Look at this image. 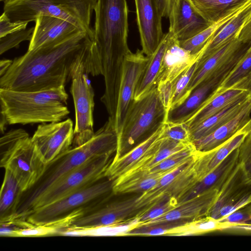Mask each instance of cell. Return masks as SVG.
Returning a JSON list of instances; mask_svg holds the SVG:
<instances>
[{
  "instance_id": "obj_1",
  "label": "cell",
  "mask_w": 251,
  "mask_h": 251,
  "mask_svg": "<svg viewBox=\"0 0 251 251\" xmlns=\"http://www.w3.org/2000/svg\"><path fill=\"white\" fill-rule=\"evenodd\" d=\"M97 50L94 40L79 32L62 42L28 50L13 60L0 77V88L22 91L50 90L65 86L80 59Z\"/></svg>"
},
{
  "instance_id": "obj_2",
  "label": "cell",
  "mask_w": 251,
  "mask_h": 251,
  "mask_svg": "<svg viewBox=\"0 0 251 251\" xmlns=\"http://www.w3.org/2000/svg\"><path fill=\"white\" fill-rule=\"evenodd\" d=\"M94 41L98 50L105 92L119 91L125 61L131 51L128 44V7L126 0H97Z\"/></svg>"
},
{
  "instance_id": "obj_3",
  "label": "cell",
  "mask_w": 251,
  "mask_h": 251,
  "mask_svg": "<svg viewBox=\"0 0 251 251\" xmlns=\"http://www.w3.org/2000/svg\"><path fill=\"white\" fill-rule=\"evenodd\" d=\"M117 146V133L108 120L89 140L81 144H72L68 150L46 165L38 182L23 193L15 217L26 220L34 203L59 178L94 156L115 153Z\"/></svg>"
},
{
  "instance_id": "obj_4",
  "label": "cell",
  "mask_w": 251,
  "mask_h": 251,
  "mask_svg": "<svg viewBox=\"0 0 251 251\" xmlns=\"http://www.w3.org/2000/svg\"><path fill=\"white\" fill-rule=\"evenodd\" d=\"M65 86L38 91L0 88V113L8 124L60 122L70 113Z\"/></svg>"
},
{
  "instance_id": "obj_5",
  "label": "cell",
  "mask_w": 251,
  "mask_h": 251,
  "mask_svg": "<svg viewBox=\"0 0 251 251\" xmlns=\"http://www.w3.org/2000/svg\"><path fill=\"white\" fill-rule=\"evenodd\" d=\"M97 0H8L3 12L13 22L29 23L41 15L67 20L94 40L91 25Z\"/></svg>"
},
{
  "instance_id": "obj_6",
  "label": "cell",
  "mask_w": 251,
  "mask_h": 251,
  "mask_svg": "<svg viewBox=\"0 0 251 251\" xmlns=\"http://www.w3.org/2000/svg\"><path fill=\"white\" fill-rule=\"evenodd\" d=\"M167 110L159 98L156 87L131 102L118 137L113 159L125 154L156 132L165 123Z\"/></svg>"
},
{
  "instance_id": "obj_7",
  "label": "cell",
  "mask_w": 251,
  "mask_h": 251,
  "mask_svg": "<svg viewBox=\"0 0 251 251\" xmlns=\"http://www.w3.org/2000/svg\"><path fill=\"white\" fill-rule=\"evenodd\" d=\"M0 167L8 170L23 192L38 182L46 165L31 138L21 128L11 130L0 139Z\"/></svg>"
},
{
  "instance_id": "obj_8",
  "label": "cell",
  "mask_w": 251,
  "mask_h": 251,
  "mask_svg": "<svg viewBox=\"0 0 251 251\" xmlns=\"http://www.w3.org/2000/svg\"><path fill=\"white\" fill-rule=\"evenodd\" d=\"M98 73L96 53L79 59L74 67L70 89L75 116L73 144H82L92 138L95 133L93 127L95 94L88 75L94 76L98 75Z\"/></svg>"
},
{
  "instance_id": "obj_9",
  "label": "cell",
  "mask_w": 251,
  "mask_h": 251,
  "mask_svg": "<svg viewBox=\"0 0 251 251\" xmlns=\"http://www.w3.org/2000/svg\"><path fill=\"white\" fill-rule=\"evenodd\" d=\"M113 181L106 177L33 211L26 218L30 223L44 224L63 218L83 209L87 213L106 201L113 193Z\"/></svg>"
},
{
  "instance_id": "obj_10",
  "label": "cell",
  "mask_w": 251,
  "mask_h": 251,
  "mask_svg": "<svg viewBox=\"0 0 251 251\" xmlns=\"http://www.w3.org/2000/svg\"><path fill=\"white\" fill-rule=\"evenodd\" d=\"M113 154L97 155L59 178L34 203L26 218L33 211L86 187L105 177Z\"/></svg>"
},
{
  "instance_id": "obj_11",
  "label": "cell",
  "mask_w": 251,
  "mask_h": 251,
  "mask_svg": "<svg viewBox=\"0 0 251 251\" xmlns=\"http://www.w3.org/2000/svg\"><path fill=\"white\" fill-rule=\"evenodd\" d=\"M198 152L166 173L154 187L138 196L139 208L141 210L147 207L166 197L174 198L178 202L198 181L194 170Z\"/></svg>"
},
{
  "instance_id": "obj_12",
  "label": "cell",
  "mask_w": 251,
  "mask_h": 251,
  "mask_svg": "<svg viewBox=\"0 0 251 251\" xmlns=\"http://www.w3.org/2000/svg\"><path fill=\"white\" fill-rule=\"evenodd\" d=\"M251 42L244 43L234 37L205 58L198 60L197 69L187 87L188 97L203 81L226 75L244 55Z\"/></svg>"
},
{
  "instance_id": "obj_13",
  "label": "cell",
  "mask_w": 251,
  "mask_h": 251,
  "mask_svg": "<svg viewBox=\"0 0 251 251\" xmlns=\"http://www.w3.org/2000/svg\"><path fill=\"white\" fill-rule=\"evenodd\" d=\"M251 203V183L239 163L218 192L208 216L219 221Z\"/></svg>"
},
{
  "instance_id": "obj_14",
  "label": "cell",
  "mask_w": 251,
  "mask_h": 251,
  "mask_svg": "<svg viewBox=\"0 0 251 251\" xmlns=\"http://www.w3.org/2000/svg\"><path fill=\"white\" fill-rule=\"evenodd\" d=\"M74 137L73 122L68 119L42 123L31 138L43 161L47 164L72 146Z\"/></svg>"
},
{
  "instance_id": "obj_15",
  "label": "cell",
  "mask_w": 251,
  "mask_h": 251,
  "mask_svg": "<svg viewBox=\"0 0 251 251\" xmlns=\"http://www.w3.org/2000/svg\"><path fill=\"white\" fill-rule=\"evenodd\" d=\"M142 50L131 52L126 58L120 84L114 127L119 135L139 79L149 60Z\"/></svg>"
},
{
  "instance_id": "obj_16",
  "label": "cell",
  "mask_w": 251,
  "mask_h": 251,
  "mask_svg": "<svg viewBox=\"0 0 251 251\" xmlns=\"http://www.w3.org/2000/svg\"><path fill=\"white\" fill-rule=\"evenodd\" d=\"M136 19L142 52L151 56L157 49L165 34L156 0H134Z\"/></svg>"
},
{
  "instance_id": "obj_17",
  "label": "cell",
  "mask_w": 251,
  "mask_h": 251,
  "mask_svg": "<svg viewBox=\"0 0 251 251\" xmlns=\"http://www.w3.org/2000/svg\"><path fill=\"white\" fill-rule=\"evenodd\" d=\"M138 197L106 203L104 201L93 210L76 219L71 226L92 227L113 224L132 218L141 209L137 206Z\"/></svg>"
},
{
  "instance_id": "obj_18",
  "label": "cell",
  "mask_w": 251,
  "mask_h": 251,
  "mask_svg": "<svg viewBox=\"0 0 251 251\" xmlns=\"http://www.w3.org/2000/svg\"><path fill=\"white\" fill-rule=\"evenodd\" d=\"M168 18V32L179 41L188 39L210 25L190 0H175Z\"/></svg>"
},
{
  "instance_id": "obj_19",
  "label": "cell",
  "mask_w": 251,
  "mask_h": 251,
  "mask_svg": "<svg viewBox=\"0 0 251 251\" xmlns=\"http://www.w3.org/2000/svg\"><path fill=\"white\" fill-rule=\"evenodd\" d=\"M35 22L28 50L62 42L83 32L73 23L54 16L41 15Z\"/></svg>"
},
{
  "instance_id": "obj_20",
  "label": "cell",
  "mask_w": 251,
  "mask_h": 251,
  "mask_svg": "<svg viewBox=\"0 0 251 251\" xmlns=\"http://www.w3.org/2000/svg\"><path fill=\"white\" fill-rule=\"evenodd\" d=\"M218 192L217 189H210L189 200L179 202L168 213L140 226L177 221H192L208 216Z\"/></svg>"
},
{
  "instance_id": "obj_21",
  "label": "cell",
  "mask_w": 251,
  "mask_h": 251,
  "mask_svg": "<svg viewBox=\"0 0 251 251\" xmlns=\"http://www.w3.org/2000/svg\"><path fill=\"white\" fill-rule=\"evenodd\" d=\"M169 39L155 86L161 82L175 83L178 77L201 58L202 52L193 54L182 48L179 41L169 32Z\"/></svg>"
},
{
  "instance_id": "obj_22",
  "label": "cell",
  "mask_w": 251,
  "mask_h": 251,
  "mask_svg": "<svg viewBox=\"0 0 251 251\" xmlns=\"http://www.w3.org/2000/svg\"><path fill=\"white\" fill-rule=\"evenodd\" d=\"M251 129V122L231 138L216 148L198 152L194 170L198 181L216 168L231 152L238 148Z\"/></svg>"
},
{
  "instance_id": "obj_23",
  "label": "cell",
  "mask_w": 251,
  "mask_h": 251,
  "mask_svg": "<svg viewBox=\"0 0 251 251\" xmlns=\"http://www.w3.org/2000/svg\"><path fill=\"white\" fill-rule=\"evenodd\" d=\"M226 75L210 78L200 83L182 103L169 110L166 123H183L187 121L201 107Z\"/></svg>"
},
{
  "instance_id": "obj_24",
  "label": "cell",
  "mask_w": 251,
  "mask_h": 251,
  "mask_svg": "<svg viewBox=\"0 0 251 251\" xmlns=\"http://www.w3.org/2000/svg\"><path fill=\"white\" fill-rule=\"evenodd\" d=\"M251 121V98L233 119L210 134L192 142L199 152L211 151L222 145L244 128Z\"/></svg>"
},
{
  "instance_id": "obj_25",
  "label": "cell",
  "mask_w": 251,
  "mask_h": 251,
  "mask_svg": "<svg viewBox=\"0 0 251 251\" xmlns=\"http://www.w3.org/2000/svg\"><path fill=\"white\" fill-rule=\"evenodd\" d=\"M251 94V91L240 89H229L218 95H214L212 92L201 107L184 123L190 130Z\"/></svg>"
},
{
  "instance_id": "obj_26",
  "label": "cell",
  "mask_w": 251,
  "mask_h": 251,
  "mask_svg": "<svg viewBox=\"0 0 251 251\" xmlns=\"http://www.w3.org/2000/svg\"><path fill=\"white\" fill-rule=\"evenodd\" d=\"M238 162L237 148L211 172L198 181L178 202L189 200L210 189H217L219 191Z\"/></svg>"
},
{
  "instance_id": "obj_27",
  "label": "cell",
  "mask_w": 251,
  "mask_h": 251,
  "mask_svg": "<svg viewBox=\"0 0 251 251\" xmlns=\"http://www.w3.org/2000/svg\"><path fill=\"white\" fill-rule=\"evenodd\" d=\"M164 124L150 137L121 156L113 158L106 171L105 177L114 181L139 161L151 147L162 136Z\"/></svg>"
},
{
  "instance_id": "obj_28",
  "label": "cell",
  "mask_w": 251,
  "mask_h": 251,
  "mask_svg": "<svg viewBox=\"0 0 251 251\" xmlns=\"http://www.w3.org/2000/svg\"><path fill=\"white\" fill-rule=\"evenodd\" d=\"M251 98V94L240 99L191 129L190 132L191 142L210 134L231 121L247 105Z\"/></svg>"
},
{
  "instance_id": "obj_29",
  "label": "cell",
  "mask_w": 251,
  "mask_h": 251,
  "mask_svg": "<svg viewBox=\"0 0 251 251\" xmlns=\"http://www.w3.org/2000/svg\"><path fill=\"white\" fill-rule=\"evenodd\" d=\"M229 89L251 91V44L241 59L212 93L218 95Z\"/></svg>"
},
{
  "instance_id": "obj_30",
  "label": "cell",
  "mask_w": 251,
  "mask_h": 251,
  "mask_svg": "<svg viewBox=\"0 0 251 251\" xmlns=\"http://www.w3.org/2000/svg\"><path fill=\"white\" fill-rule=\"evenodd\" d=\"M139 225L137 219L133 217L125 221L107 225L92 227L71 226L60 234V236L75 237H100L126 236L130 230Z\"/></svg>"
},
{
  "instance_id": "obj_31",
  "label": "cell",
  "mask_w": 251,
  "mask_h": 251,
  "mask_svg": "<svg viewBox=\"0 0 251 251\" xmlns=\"http://www.w3.org/2000/svg\"><path fill=\"white\" fill-rule=\"evenodd\" d=\"M169 33L164 36L155 51L151 56L141 75L135 88L134 100L143 97L153 87L158 75L163 56L167 47Z\"/></svg>"
},
{
  "instance_id": "obj_32",
  "label": "cell",
  "mask_w": 251,
  "mask_h": 251,
  "mask_svg": "<svg viewBox=\"0 0 251 251\" xmlns=\"http://www.w3.org/2000/svg\"><path fill=\"white\" fill-rule=\"evenodd\" d=\"M251 13V2L228 21L213 36L203 49L199 60L208 56L224 44L234 37H237L238 32L249 19Z\"/></svg>"
},
{
  "instance_id": "obj_33",
  "label": "cell",
  "mask_w": 251,
  "mask_h": 251,
  "mask_svg": "<svg viewBox=\"0 0 251 251\" xmlns=\"http://www.w3.org/2000/svg\"><path fill=\"white\" fill-rule=\"evenodd\" d=\"M199 13L211 25L232 12L241 8L251 0H190Z\"/></svg>"
},
{
  "instance_id": "obj_34",
  "label": "cell",
  "mask_w": 251,
  "mask_h": 251,
  "mask_svg": "<svg viewBox=\"0 0 251 251\" xmlns=\"http://www.w3.org/2000/svg\"><path fill=\"white\" fill-rule=\"evenodd\" d=\"M23 193L12 174L5 170L0 194V222L10 220L15 217Z\"/></svg>"
},
{
  "instance_id": "obj_35",
  "label": "cell",
  "mask_w": 251,
  "mask_h": 251,
  "mask_svg": "<svg viewBox=\"0 0 251 251\" xmlns=\"http://www.w3.org/2000/svg\"><path fill=\"white\" fill-rule=\"evenodd\" d=\"M172 169L160 173H153L146 172L129 176L119 177L113 181V193L114 194L129 193L142 194L154 187L161 178Z\"/></svg>"
},
{
  "instance_id": "obj_36",
  "label": "cell",
  "mask_w": 251,
  "mask_h": 251,
  "mask_svg": "<svg viewBox=\"0 0 251 251\" xmlns=\"http://www.w3.org/2000/svg\"><path fill=\"white\" fill-rule=\"evenodd\" d=\"M85 212L84 209H80L63 218L44 224L35 225L31 224L28 226L15 230L11 237H36L60 235L61 232L71 226L76 219L84 215Z\"/></svg>"
},
{
  "instance_id": "obj_37",
  "label": "cell",
  "mask_w": 251,
  "mask_h": 251,
  "mask_svg": "<svg viewBox=\"0 0 251 251\" xmlns=\"http://www.w3.org/2000/svg\"><path fill=\"white\" fill-rule=\"evenodd\" d=\"M251 2V1L246 6L232 12L217 22L209 25L194 36L185 40L179 41L180 46L193 54L201 52L213 36Z\"/></svg>"
},
{
  "instance_id": "obj_38",
  "label": "cell",
  "mask_w": 251,
  "mask_h": 251,
  "mask_svg": "<svg viewBox=\"0 0 251 251\" xmlns=\"http://www.w3.org/2000/svg\"><path fill=\"white\" fill-rule=\"evenodd\" d=\"M224 224L208 216L185 221L171 228L167 235H196L215 230H222Z\"/></svg>"
},
{
  "instance_id": "obj_39",
  "label": "cell",
  "mask_w": 251,
  "mask_h": 251,
  "mask_svg": "<svg viewBox=\"0 0 251 251\" xmlns=\"http://www.w3.org/2000/svg\"><path fill=\"white\" fill-rule=\"evenodd\" d=\"M177 203L176 199L166 197L142 209L135 216L139 222L138 226L164 215L174 209Z\"/></svg>"
},
{
  "instance_id": "obj_40",
  "label": "cell",
  "mask_w": 251,
  "mask_h": 251,
  "mask_svg": "<svg viewBox=\"0 0 251 251\" xmlns=\"http://www.w3.org/2000/svg\"><path fill=\"white\" fill-rule=\"evenodd\" d=\"M193 143L184 149L172 154L151 168L149 173H160L172 169L188 160L197 153Z\"/></svg>"
},
{
  "instance_id": "obj_41",
  "label": "cell",
  "mask_w": 251,
  "mask_h": 251,
  "mask_svg": "<svg viewBox=\"0 0 251 251\" xmlns=\"http://www.w3.org/2000/svg\"><path fill=\"white\" fill-rule=\"evenodd\" d=\"M199 60L193 63L175 81L170 109L180 105L187 98V87L197 69Z\"/></svg>"
},
{
  "instance_id": "obj_42",
  "label": "cell",
  "mask_w": 251,
  "mask_h": 251,
  "mask_svg": "<svg viewBox=\"0 0 251 251\" xmlns=\"http://www.w3.org/2000/svg\"><path fill=\"white\" fill-rule=\"evenodd\" d=\"M186 221H177L137 226L128 232L126 235H167L169 230Z\"/></svg>"
},
{
  "instance_id": "obj_43",
  "label": "cell",
  "mask_w": 251,
  "mask_h": 251,
  "mask_svg": "<svg viewBox=\"0 0 251 251\" xmlns=\"http://www.w3.org/2000/svg\"><path fill=\"white\" fill-rule=\"evenodd\" d=\"M162 137L180 142L192 143L190 130L184 122L165 123Z\"/></svg>"
},
{
  "instance_id": "obj_44",
  "label": "cell",
  "mask_w": 251,
  "mask_h": 251,
  "mask_svg": "<svg viewBox=\"0 0 251 251\" xmlns=\"http://www.w3.org/2000/svg\"><path fill=\"white\" fill-rule=\"evenodd\" d=\"M34 27L25 28L0 38V53L2 54L11 49L16 48L23 41H30Z\"/></svg>"
},
{
  "instance_id": "obj_45",
  "label": "cell",
  "mask_w": 251,
  "mask_h": 251,
  "mask_svg": "<svg viewBox=\"0 0 251 251\" xmlns=\"http://www.w3.org/2000/svg\"><path fill=\"white\" fill-rule=\"evenodd\" d=\"M238 150L239 163L251 183V129Z\"/></svg>"
},
{
  "instance_id": "obj_46",
  "label": "cell",
  "mask_w": 251,
  "mask_h": 251,
  "mask_svg": "<svg viewBox=\"0 0 251 251\" xmlns=\"http://www.w3.org/2000/svg\"><path fill=\"white\" fill-rule=\"evenodd\" d=\"M218 221L224 224L223 230L229 225L251 224V203L237 209Z\"/></svg>"
},
{
  "instance_id": "obj_47",
  "label": "cell",
  "mask_w": 251,
  "mask_h": 251,
  "mask_svg": "<svg viewBox=\"0 0 251 251\" xmlns=\"http://www.w3.org/2000/svg\"><path fill=\"white\" fill-rule=\"evenodd\" d=\"M28 23L26 22H13L10 21L3 12L0 17V38L26 28Z\"/></svg>"
},
{
  "instance_id": "obj_48",
  "label": "cell",
  "mask_w": 251,
  "mask_h": 251,
  "mask_svg": "<svg viewBox=\"0 0 251 251\" xmlns=\"http://www.w3.org/2000/svg\"><path fill=\"white\" fill-rule=\"evenodd\" d=\"M174 86V83L169 81L159 82L156 85L160 100L167 111L171 106Z\"/></svg>"
},
{
  "instance_id": "obj_49",
  "label": "cell",
  "mask_w": 251,
  "mask_h": 251,
  "mask_svg": "<svg viewBox=\"0 0 251 251\" xmlns=\"http://www.w3.org/2000/svg\"><path fill=\"white\" fill-rule=\"evenodd\" d=\"M237 37L244 43L251 42V13L249 19L238 32Z\"/></svg>"
},
{
  "instance_id": "obj_50",
  "label": "cell",
  "mask_w": 251,
  "mask_h": 251,
  "mask_svg": "<svg viewBox=\"0 0 251 251\" xmlns=\"http://www.w3.org/2000/svg\"><path fill=\"white\" fill-rule=\"evenodd\" d=\"M225 229H234L251 232V224L229 225L225 228Z\"/></svg>"
},
{
  "instance_id": "obj_51",
  "label": "cell",
  "mask_w": 251,
  "mask_h": 251,
  "mask_svg": "<svg viewBox=\"0 0 251 251\" xmlns=\"http://www.w3.org/2000/svg\"><path fill=\"white\" fill-rule=\"evenodd\" d=\"M13 60L3 59L0 61V76H2L11 66Z\"/></svg>"
},
{
  "instance_id": "obj_52",
  "label": "cell",
  "mask_w": 251,
  "mask_h": 251,
  "mask_svg": "<svg viewBox=\"0 0 251 251\" xmlns=\"http://www.w3.org/2000/svg\"><path fill=\"white\" fill-rule=\"evenodd\" d=\"M8 124L6 118L3 114L0 113V130L1 133H3L5 130V126Z\"/></svg>"
},
{
  "instance_id": "obj_53",
  "label": "cell",
  "mask_w": 251,
  "mask_h": 251,
  "mask_svg": "<svg viewBox=\"0 0 251 251\" xmlns=\"http://www.w3.org/2000/svg\"><path fill=\"white\" fill-rule=\"evenodd\" d=\"M0 0V1H2L4 3L5 2L7 1L8 0Z\"/></svg>"
}]
</instances>
